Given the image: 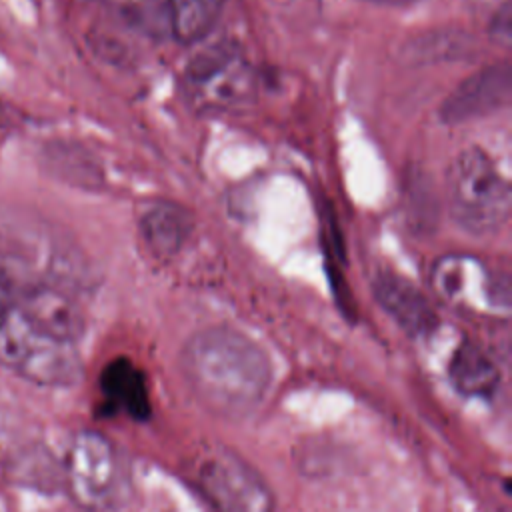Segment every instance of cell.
Segmentation results:
<instances>
[{
    "label": "cell",
    "mask_w": 512,
    "mask_h": 512,
    "mask_svg": "<svg viewBox=\"0 0 512 512\" xmlns=\"http://www.w3.org/2000/svg\"><path fill=\"white\" fill-rule=\"evenodd\" d=\"M180 370L196 402L222 420H242L264 400L272 382L266 352L246 334L212 326L190 336Z\"/></svg>",
    "instance_id": "6da1fadb"
},
{
    "label": "cell",
    "mask_w": 512,
    "mask_h": 512,
    "mask_svg": "<svg viewBox=\"0 0 512 512\" xmlns=\"http://www.w3.org/2000/svg\"><path fill=\"white\" fill-rule=\"evenodd\" d=\"M446 192L454 222L468 232H496L510 216L508 180L480 148H466L452 160L446 172Z\"/></svg>",
    "instance_id": "7a4b0ae2"
},
{
    "label": "cell",
    "mask_w": 512,
    "mask_h": 512,
    "mask_svg": "<svg viewBox=\"0 0 512 512\" xmlns=\"http://www.w3.org/2000/svg\"><path fill=\"white\" fill-rule=\"evenodd\" d=\"M60 474L74 504L86 512L110 510L126 494V472L120 454L96 430H80L70 438Z\"/></svg>",
    "instance_id": "3957f363"
},
{
    "label": "cell",
    "mask_w": 512,
    "mask_h": 512,
    "mask_svg": "<svg viewBox=\"0 0 512 512\" xmlns=\"http://www.w3.org/2000/svg\"><path fill=\"white\" fill-rule=\"evenodd\" d=\"M0 366L38 386L66 388L82 378L76 344L36 334L14 310L0 324Z\"/></svg>",
    "instance_id": "277c9868"
},
{
    "label": "cell",
    "mask_w": 512,
    "mask_h": 512,
    "mask_svg": "<svg viewBox=\"0 0 512 512\" xmlns=\"http://www.w3.org/2000/svg\"><path fill=\"white\" fill-rule=\"evenodd\" d=\"M184 92L202 110H232L252 100L256 72L234 42H216L188 62Z\"/></svg>",
    "instance_id": "5b68a950"
},
{
    "label": "cell",
    "mask_w": 512,
    "mask_h": 512,
    "mask_svg": "<svg viewBox=\"0 0 512 512\" xmlns=\"http://www.w3.org/2000/svg\"><path fill=\"white\" fill-rule=\"evenodd\" d=\"M194 486L210 512H274V494L260 472L228 448L208 450Z\"/></svg>",
    "instance_id": "8992f818"
},
{
    "label": "cell",
    "mask_w": 512,
    "mask_h": 512,
    "mask_svg": "<svg viewBox=\"0 0 512 512\" xmlns=\"http://www.w3.org/2000/svg\"><path fill=\"white\" fill-rule=\"evenodd\" d=\"M12 310L40 336L76 344L84 334V314L78 302L58 286L38 284L14 298Z\"/></svg>",
    "instance_id": "52a82bcc"
},
{
    "label": "cell",
    "mask_w": 512,
    "mask_h": 512,
    "mask_svg": "<svg viewBox=\"0 0 512 512\" xmlns=\"http://www.w3.org/2000/svg\"><path fill=\"white\" fill-rule=\"evenodd\" d=\"M510 100V68L508 64L488 66L458 84V88L444 100L440 116L446 124L470 122L484 118Z\"/></svg>",
    "instance_id": "ba28073f"
},
{
    "label": "cell",
    "mask_w": 512,
    "mask_h": 512,
    "mask_svg": "<svg viewBox=\"0 0 512 512\" xmlns=\"http://www.w3.org/2000/svg\"><path fill=\"white\" fill-rule=\"evenodd\" d=\"M372 292L382 310L412 338H422L436 330L438 316L426 296L408 280L392 272H380L372 280Z\"/></svg>",
    "instance_id": "9c48e42d"
},
{
    "label": "cell",
    "mask_w": 512,
    "mask_h": 512,
    "mask_svg": "<svg viewBox=\"0 0 512 512\" xmlns=\"http://www.w3.org/2000/svg\"><path fill=\"white\" fill-rule=\"evenodd\" d=\"M100 390L112 412H124L134 420L150 416V394L144 372L130 358L110 360L100 374Z\"/></svg>",
    "instance_id": "30bf717a"
},
{
    "label": "cell",
    "mask_w": 512,
    "mask_h": 512,
    "mask_svg": "<svg viewBox=\"0 0 512 512\" xmlns=\"http://www.w3.org/2000/svg\"><path fill=\"white\" fill-rule=\"evenodd\" d=\"M448 378L468 398H492L500 386V370L492 356L474 342H462L450 356Z\"/></svg>",
    "instance_id": "8fae6325"
},
{
    "label": "cell",
    "mask_w": 512,
    "mask_h": 512,
    "mask_svg": "<svg viewBox=\"0 0 512 512\" xmlns=\"http://www.w3.org/2000/svg\"><path fill=\"white\" fill-rule=\"evenodd\" d=\"M140 228L146 246L156 256H174L190 238L192 218L178 204L158 202L144 212Z\"/></svg>",
    "instance_id": "7c38bea8"
},
{
    "label": "cell",
    "mask_w": 512,
    "mask_h": 512,
    "mask_svg": "<svg viewBox=\"0 0 512 512\" xmlns=\"http://www.w3.org/2000/svg\"><path fill=\"white\" fill-rule=\"evenodd\" d=\"M480 266L468 258H444L436 264L432 280L442 298L470 308L496 310L490 296L474 288V278L480 274Z\"/></svg>",
    "instance_id": "4fadbf2b"
},
{
    "label": "cell",
    "mask_w": 512,
    "mask_h": 512,
    "mask_svg": "<svg viewBox=\"0 0 512 512\" xmlns=\"http://www.w3.org/2000/svg\"><path fill=\"white\" fill-rule=\"evenodd\" d=\"M226 0H166L168 34L180 44L206 38L218 24Z\"/></svg>",
    "instance_id": "5bb4252c"
},
{
    "label": "cell",
    "mask_w": 512,
    "mask_h": 512,
    "mask_svg": "<svg viewBox=\"0 0 512 512\" xmlns=\"http://www.w3.org/2000/svg\"><path fill=\"white\" fill-rule=\"evenodd\" d=\"M0 466L22 480H40L50 476V462L42 446L32 440H18L16 426L2 422L0 414Z\"/></svg>",
    "instance_id": "9a60e30c"
},
{
    "label": "cell",
    "mask_w": 512,
    "mask_h": 512,
    "mask_svg": "<svg viewBox=\"0 0 512 512\" xmlns=\"http://www.w3.org/2000/svg\"><path fill=\"white\" fill-rule=\"evenodd\" d=\"M102 4L116 20L142 36H170L166 0H102Z\"/></svg>",
    "instance_id": "2e32d148"
},
{
    "label": "cell",
    "mask_w": 512,
    "mask_h": 512,
    "mask_svg": "<svg viewBox=\"0 0 512 512\" xmlns=\"http://www.w3.org/2000/svg\"><path fill=\"white\" fill-rule=\"evenodd\" d=\"M494 32L502 42H508V38H510V8L508 6H502V10L496 14Z\"/></svg>",
    "instance_id": "e0dca14e"
},
{
    "label": "cell",
    "mask_w": 512,
    "mask_h": 512,
    "mask_svg": "<svg viewBox=\"0 0 512 512\" xmlns=\"http://www.w3.org/2000/svg\"><path fill=\"white\" fill-rule=\"evenodd\" d=\"M12 302H14V296L10 292V286L4 278V274L0 272V324L6 320V316L10 314L12 310Z\"/></svg>",
    "instance_id": "ac0fdd59"
},
{
    "label": "cell",
    "mask_w": 512,
    "mask_h": 512,
    "mask_svg": "<svg viewBox=\"0 0 512 512\" xmlns=\"http://www.w3.org/2000/svg\"><path fill=\"white\" fill-rule=\"evenodd\" d=\"M366 2L380 4V6H410V4L420 2V0H366Z\"/></svg>",
    "instance_id": "d6986e66"
}]
</instances>
